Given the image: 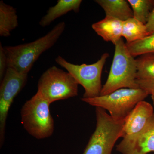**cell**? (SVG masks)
Returning a JSON list of instances; mask_svg holds the SVG:
<instances>
[{
	"instance_id": "obj_1",
	"label": "cell",
	"mask_w": 154,
	"mask_h": 154,
	"mask_svg": "<svg viewBox=\"0 0 154 154\" xmlns=\"http://www.w3.org/2000/svg\"><path fill=\"white\" fill-rule=\"evenodd\" d=\"M65 28L64 22H59L46 35L32 42L4 47L8 59V67L28 75L38 57L55 44Z\"/></svg>"
},
{
	"instance_id": "obj_2",
	"label": "cell",
	"mask_w": 154,
	"mask_h": 154,
	"mask_svg": "<svg viewBox=\"0 0 154 154\" xmlns=\"http://www.w3.org/2000/svg\"><path fill=\"white\" fill-rule=\"evenodd\" d=\"M115 45L110 72L100 96L107 95L121 88H139L136 82V60L122 38Z\"/></svg>"
},
{
	"instance_id": "obj_3",
	"label": "cell",
	"mask_w": 154,
	"mask_h": 154,
	"mask_svg": "<svg viewBox=\"0 0 154 154\" xmlns=\"http://www.w3.org/2000/svg\"><path fill=\"white\" fill-rule=\"evenodd\" d=\"M51 104L37 91L22 106L21 122L25 130L37 139L52 135L54 121L50 110Z\"/></svg>"
},
{
	"instance_id": "obj_4",
	"label": "cell",
	"mask_w": 154,
	"mask_h": 154,
	"mask_svg": "<svg viewBox=\"0 0 154 154\" xmlns=\"http://www.w3.org/2000/svg\"><path fill=\"white\" fill-rule=\"evenodd\" d=\"M149 94L140 89L121 88L104 96L81 100L91 106L107 110L111 117L123 121L139 102L144 101Z\"/></svg>"
},
{
	"instance_id": "obj_5",
	"label": "cell",
	"mask_w": 154,
	"mask_h": 154,
	"mask_svg": "<svg viewBox=\"0 0 154 154\" xmlns=\"http://www.w3.org/2000/svg\"><path fill=\"white\" fill-rule=\"evenodd\" d=\"M96 128L83 154H111L116 143L121 138L124 120L113 119L105 110L96 107Z\"/></svg>"
},
{
	"instance_id": "obj_6",
	"label": "cell",
	"mask_w": 154,
	"mask_h": 154,
	"mask_svg": "<svg viewBox=\"0 0 154 154\" xmlns=\"http://www.w3.org/2000/svg\"><path fill=\"white\" fill-rule=\"evenodd\" d=\"M79 85L69 73L53 66L39 78L38 91L51 104L78 96Z\"/></svg>"
},
{
	"instance_id": "obj_7",
	"label": "cell",
	"mask_w": 154,
	"mask_h": 154,
	"mask_svg": "<svg viewBox=\"0 0 154 154\" xmlns=\"http://www.w3.org/2000/svg\"><path fill=\"white\" fill-rule=\"evenodd\" d=\"M108 53H105L100 59L92 64L75 65L69 62L58 56L55 61L59 65L66 70L74 77L79 85L85 89L82 98H93L100 96L102 87L101 78L102 70L107 59Z\"/></svg>"
},
{
	"instance_id": "obj_8",
	"label": "cell",
	"mask_w": 154,
	"mask_h": 154,
	"mask_svg": "<svg viewBox=\"0 0 154 154\" xmlns=\"http://www.w3.org/2000/svg\"><path fill=\"white\" fill-rule=\"evenodd\" d=\"M28 75L24 74L8 67L0 86V146L5 138L6 121L14 99L25 87Z\"/></svg>"
},
{
	"instance_id": "obj_9",
	"label": "cell",
	"mask_w": 154,
	"mask_h": 154,
	"mask_svg": "<svg viewBox=\"0 0 154 154\" xmlns=\"http://www.w3.org/2000/svg\"><path fill=\"white\" fill-rule=\"evenodd\" d=\"M122 154H148L154 152V113L142 130L125 138L116 146Z\"/></svg>"
},
{
	"instance_id": "obj_10",
	"label": "cell",
	"mask_w": 154,
	"mask_h": 154,
	"mask_svg": "<svg viewBox=\"0 0 154 154\" xmlns=\"http://www.w3.org/2000/svg\"><path fill=\"white\" fill-rule=\"evenodd\" d=\"M154 113L151 104L144 101L139 102L125 119L121 138L130 137L140 132Z\"/></svg>"
},
{
	"instance_id": "obj_11",
	"label": "cell",
	"mask_w": 154,
	"mask_h": 154,
	"mask_svg": "<svg viewBox=\"0 0 154 154\" xmlns=\"http://www.w3.org/2000/svg\"><path fill=\"white\" fill-rule=\"evenodd\" d=\"M136 60L137 84L139 88L151 94L154 89V52L139 56Z\"/></svg>"
},
{
	"instance_id": "obj_12",
	"label": "cell",
	"mask_w": 154,
	"mask_h": 154,
	"mask_svg": "<svg viewBox=\"0 0 154 154\" xmlns=\"http://www.w3.org/2000/svg\"><path fill=\"white\" fill-rule=\"evenodd\" d=\"M123 22L115 18L106 16L92 25L93 30L105 41L116 44L122 37Z\"/></svg>"
},
{
	"instance_id": "obj_13",
	"label": "cell",
	"mask_w": 154,
	"mask_h": 154,
	"mask_svg": "<svg viewBox=\"0 0 154 154\" xmlns=\"http://www.w3.org/2000/svg\"><path fill=\"white\" fill-rule=\"evenodd\" d=\"M82 2V0H58L56 5L50 8L46 15L42 18L39 25L42 27H47L56 19L70 11L78 13Z\"/></svg>"
},
{
	"instance_id": "obj_14",
	"label": "cell",
	"mask_w": 154,
	"mask_h": 154,
	"mask_svg": "<svg viewBox=\"0 0 154 154\" xmlns=\"http://www.w3.org/2000/svg\"><path fill=\"white\" fill-rule=\"evenodd\" d=\"M95 2L105 11L106 16L124 22L133 17V12L129 3L125 0H96Z\"/></svg>"
},
{
	"instance_id": "obj_15",
	"label": "cell",
	"mask_w": 154,
	"mask_h": 154,
	"mask_svg": "<svg viewBox=\"0 0 154 154\" xmlns=\"http://www.w3.org/2000/svg\"><path fill=\"white\" fill-rule=\"evenodd\" d=\"M18 26L16 8L1 1L0 2V36L8 37L11 32Z\"/></svg>"
},
{
	"instance_id": "obj_16",
	"label": "cell",
	"mask_w": 154,
	"mask_h": 154,
	"mask_svg": "<svg viewBox=\"0 0 154 154\" xmlns=\"http://www.w3.org/2000/svg\"><path fill=\"white\" fill-rule=\"evenodd\" d=\"M149 35L146 25L134 17L123 22L122 36L127 43L142 40Z\"/></svg>"
},
{
	"instance_id": "obj_17",
	"label": "cell",
	"mask_w": 154,
	"mask_h": 154,
	"mask_svg": "<svg viewBox=\"0 0 154 154\" xmlns=\"http://www.w3.org/2000/svg\"><path fill=\"white\" fill-rule=\"evenodd\" d=\"M133 17L146 25L154 7V0H128Z\"/></svg>"
},
{
	"instance_id": "obj_18",
	"label": "cell",
	"mask_w": 154,
	"mask_h": 154,
	"mask_svg": "<svg viewBox=\"0 0 154 154\" xmlns=\"http://www.w3.org/2000/svg\"><path fill=\"white\" fill-rule=\"evenodd\" d=\"M125 43L130 53L134 57L154 52V33L142 40Z\"/></svg>"
},
{
	"instance_id": "obj_19",
	"label": "cell",
	"mask_w": 154,
	"mask_h": 154,
	"mask_svg": "<svg viewBox=\"0 0 154 154\" xmlns=\"http://www.w3.org/2000/svg\"><path fill=\"white\" fill-rule=\"evenodd\" d=\"M8 68V59L4 47L0 43V79L2 80Z\"/></svg>"
},
{
	"instance_id": "obj_20",
	"label": "cell",
	"mask_w": 154,
	"mask_h": 154,
	"mask_svg": "<svg viewBox=\"0 0 154 154\" xmlns=\"http://www.w3.org/2000/svg\"><path fill=\"white\" fill-rule=\"evenodd\" d=\"M147 30L150 35L154 33V7L146 24Z\"/></svg>"
},
{
	"instance_id": "obj_21",
	"label": "cell",
	"mask_w": 154,
	"mask_h": 154,
	"mask_svg": "<svg viewBox=\"0 0 154 154\" xmlns=\"http://www.w3.org/2000/svg\"><path fill=\"white\" fill-rule=\"evenodd\" d=\"M150 95H151L152 99V100L154 106V89L152 90V91Z\"/></svg>"
}]
</instances>
